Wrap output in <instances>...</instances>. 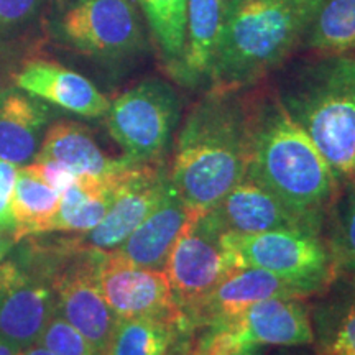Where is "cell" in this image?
Wrapping results in <instances>:
<instances>
[{"label": "cell", "instance_id": "obj_22", "mask_svg": "<svg viewBox=\"0 0 355 355\" xmlns=\"http://www.w3.org/2000/svg\"><path fill=\"white\" fill-rule=\"evenodd\" d=\"M61 194L40 178L30 165L19 168L12 212L15 219L13 241L20 242L30 235L48 234L60 209Z\"/></svg>", "mask_w": 355, "mask_h": 355}, {"label": "cell", "instance_id": "obj_14", "mask_svg": "<svg viewBox=\"0 0 355 355\" xmlns=\"http://www.w3.org/2000/svg\"><path fill=\"white\" fill-rule=\"evenodd\" d=\"M224 227L234 234L270 230H311L322 234V224L298 214L282 199L245 176L222 201L212 207Z\"/></svg>", "mask_w": 355, "mask_h": 355}, {"label": "cell", "instance_id": "obj_17", "mask_svg": "<svg viewBox=\"0 0 355 355\" xmlns=\"http://www.w3.org/2000/svg\"><path fill=\"white\" fill-rule=\"evenodd\" d=\"M50 121L46 102L20 87L0 91V158L17 166L32 163Z\"/></svg>", "mask_w": 355, "mask_h": 355}, {"label": "cell", "instance_id": "obj_18", "mask_svg": "<svg viewBox=\"0 0 355 355\" xmlns=\"http://www.w3.org/2000/svg\"><path fill=\"white\" fill-rule=\"evenodd\" d=\"M35 159L60 163L74 175L96 178H110L135 163L125 155L121 158L109 157L87 127L71 121H61L48 127Z\"/></svg>", "mask_w": 355, "mask_h": 355}, {"label": "cell", "instance_id": "obj_7", "mask_svg": "<svg viewBox=\"0 0 355 355\" xmlns=\"http://www.w3.org/2000/svg\"><path fill=\"white\" fill-rule=\"evenodd\" d=\"M229 243L241 268L254 266L304 283L326 293L337 279L334 257L322 234L311 230H270L259 234L229 232Z\"/></svg>", "mask_w": 355, "mask_h": 355}, {"label": "cell", "instance_id": "obj_3", "mask_svg": "<svg viewBox=\"0 0 355 355\" xmlns=\"http://www.w3.org/2000/svg\"><path fill=\"white\" fill-rule=\"evenodd\" d=\"M319 0H227L211 89L245 91L303 43Z\"/></svg>", "mask_w": 355, "mask_h": 355}, {"label": "cell", "instance_id": "obj_25", "mask_svg": "<svg viewBox=\"0 0 355 355\" xmlns=\"http://www.w3.org/2000/svg\"><path fill=\"white\" fill-rule=\"evenodd\" d=\"M343 293L318 321L321 349L355 355V275H349V286Z\"/></svg>", "mask_w": 355, "mask_h": 355}, {"label": "cell", "instance_id": "obj_20", "mask_svg": "<svg viewBox=\"0 0 355 355\" xmlns=\"http://www.w3.org/2000/svg\"><path fill=\"white\" fill-rule=\"evenodd\" d=\"M123 171L110 178L89 175L74 178L73 183L61 193L60 209L50 232L84 234L94 229L112 206Z\"/></svg>", "mask_w": 355, "mask_h": 355}, {"label": "cell", "instance_id": "obj_6", "mask_svg": "<svg viewBox=\"0 0 355 355\" xmlns=\"http://www.w3.org/2000/svg\"><path fill=\"white\" fill-rule=\"evenodd\" d=\"M239 268L229 243V230L214 209H207L199 211L180 234L166 260L165 273L184 316Z\"/></svg>", "mask_w": 355, "mask_h": 355}, {"label": "cell", "instance_id": "obj_34", "mask_svg": "<svg viewBox=\"0 0 355 355\" xmlns=\"http://www.w3.org/2000/svg\"><path fill=\"white\" fill-rule=\"evenodd\" d=\"M318 355H339V354L331 352V350H322V349H319V354H318Z\"/></svg>", "mask_w": 355, "mask_h": 355}, {"label": "cell", "instance_id": "obj_10", "mask_svg": "<svg viewBox=\"0 0 355 355\" xmlns=\"http://www.w3.org/2000/svg\"><path fill=\"white\" fill-rule=\"evenodd\" d=\"M170 168L162 163H133L121 178L107 214L79 242L101 252H112L141 224L170 184Z\"/></svg>", "mask_w": 355, "mask_h": 355}, {"label": "cell", "instance_id": "obj_29", "mask_svg": "<svg viewBox=\"0 0 355 355\" xmlns=\"http://www.w3.org/2000/svg\"><path fill=\"white\" fill-rule=\"evenodd\" d=\"M48 0H0V35L32 20Z\"/></svg>", "mask_w": 355, "mask_h": 355}, {"label": "cell", "instance_id": "obj_28", "mask_svg": "<svg viewBox=\"0 0 355 355\" xmlns=\"http://www.w3.org/2000/svg\"><path fill=\"white\" fill-rule=\"evenodd\" d=\"M19 168L0 158V230L8 235L15 232V219L12 212L13 191H15Z\"/></svg>", "mask_w": 355, "mask_h": 355}, {"label": "cell", "instance_id": "obj_9", "mask_svg": "<svg viewBox=\"0 0 355 355\" xmlns=\"http://www.w3.org/2000/svg\"><path fill=\"white\" fill-rule=\"evenodd\" d=\"M220 349L296 347L314 343V327L303 298H268L229 321L193 331Z\"/></svg>", "mask_w": 355, "mask_h": 355}, {"label": "cell", "instance_id": "obj_15", "mask_svg": "<svg viewBox=\"0 0 355 355\" xmlns=\"http://www.w3.org/2000/svg\"><path fill=\"white\" fill-rule=\"evenodd\" d=\"M198 212L183 201L170 181L165 194L153 211L121 245L109 254L137 266L165 270L166 260L178 237Z\"/></svg>", "mask_w": 355, "mask_h": 355}, {"label": "cell", "instance_id": "obj_19", "mask_svg": "<svg viewBox=\"0 0 355 355\" xmlns=\"http://www.w3.org/2000/svg\"><path fill=\"white\" fill-rule=\"evenodd\" d=\"M227 0H188L184 20V50L175 78L194 87L211 78V69L224 28Z\"/></svg>", "mask_w": 355, "mask_h": 355}, {"label": "cell", "instance_id": "obj_27", "mask_svg": "<svg viewBox=\"0 0 355 355\" xmlns=\"http://www.w3.org/2000/svg\"><path fill=\"white\" fill-rule=\"evenodd\" d=\"M38 343L55 355H99L92 344L58 311L50 318Z\"/></svg>", "mask_w": 355, "mask_h": 355}, {"label": "cell", "instance_id": "obj_5", "mask_svg": "<svg viewBox=\"0 0 355 355\" xmlns=\"http://www.w3.org/2000/svg\"><path fill=\"white\" fill-rule=\"evenodd\" d=\"M110 137L135 163H162L181 119V99L170 83L148 78L110 102L104 115Z\"/></svg>", "mask_w": 355, "mask_h": 355}, {"label": "cell", "instance_id": "obj_8", "mask_svg": "<svg viewBox=\"0 0 355 355\" xmlns=\"http://www.w3.org/2000/svg\"><path fill=\"white\" fill-rule=\"evenodd\" d=\"M66 46L102 61H121L145 48L132 0H71L55 25Z\"/></svg>", "mask_w": 355, "mask_h": 355}, {"label": "cell", "instance_id": "obj_21", "mask_svg": "<svg viewBox=\"0 0 355 355\" xmlns=\"http://www.w3.org/2000/svg\"><path fill=\"white\" fill-rule=\"evenodd\" d=\"M189 334L178 321L117 318L102 355H181Z\"/></svg>", "mask_w": 355, "mask_h": 355}, {"label": "cell", "instance_id": "obj_1", "mask_svg": "<svg viewBox=\"0 0 355 355\" xmlns=\"http://www.w3.org/2000/svg\"><path fill=\"white\" fill-rule=\"evenodd\" d=\"M242 92L211 89L178 132L170 176L191 209H212L247 176L250 127Z\"/></svg>", "mask_w": 355, "mask_h": 355}, {"label": "cell", "instance_id": "obj_26", "mask_svg": "<svg viewBox=\"0 0 355 355\" xmlns=\"http://www.w3.org/2000/svg\"><path fill=\"white\" fill-rule=\"evenodd\" d=\"M343 188L345 191H340L331 207L334 222L327 243L334 257L337 273L355 275V181Z\"/></svg>", "mask_w": 355, "mask_h": 355}, {"label": "cell", "instance_id": "obj_35", "mask_svg": "<svg viewBox=\"0 0 355 355\" xmlns=\"http://www.w3.org/2000/svg\"><path fill=\"white\" fill-rule=\"evenodd\" d=\"M279 355H291V354H279Z\"/></svg>", "mask_w": 355, "mask_h": 355}, {"label": "cell", "instance_id": "obj_33", "mask_svg": "<svg viewBox=\"0 0 355 355\" xmlns=\"http://www.w3.org/2000/svg\"><path fill=\"white\" fill-rule=\"evenodd\" d=\"M20 355H55L53 352H50L44 345H42L40 343H35L32 345H28V347L21 350Z\"/></svg>", "mask_w": 355, "mask_h": 355}, {"label": "cell", "instance_id": "obj_30", "mask_svg": "<svg viewBox=\"0 0 355 355\" xmlns=\"http://www.w3.org/2000/svg\"><path fill=\"white\" fill-rule=\"evenodd\" d=\"M183 355H263V347H248L237 352H220V350L207 349H186Z\"/></svg>", "mask_w": 355, "mask_h": 355}, {"label": "cell", "instance_id": "obj_13", "mask_svg": "<svg viewBox=\"0 0 355 355\" xmlns=\"http://www.w3.org/2000/svg\"><path fill=\"white\" fill-rule=\"evenodd\" d=\"M55 311L50 285L35 278L10 254L0 261V336L26 349L38 343Z\"/></svg>", "mask_w": 355, "mask_h": 355}, {"label": "cell", "instance_id": "obj_16", "mask_svg": "<svg viewBox=\"0 0 355 355\" xmlns=\"http://www.w3.org/2000/svg\"><path fill=\"white\" fill-rule=\"evenodd\" d=\"M15 81L21 91L81 117H104L110 107V101L87 78L53 61H30Z\"/></svg>", "mask_w": 355, "mask_h": 355}, {"label": "cell", "instance_id": "obj_31", "mask_svg": "<svg viewBox=\"0 0 355 355\" xmlns=\"http://www.w3.org/2000/svg\"><path fill=\"white\" fill-rule=\"evenodd\" d=\"M21 350L24 349L19 344L12 343L7 337L0 336V355H20Z\"/></svg>", "mask_w": 355, "mask_h": 355}, {"label": "cell", "instance_id": "obj_23", "mask_svg": "<svg viewBox=\"0 0 355 355\" xmlns=\"http://www.w3.org/2000/svg\"><path fill=\"white\" fill-rule=\"evenodd\" d=\"M301 46L318 55L355 51V0H319Z\"/></svg>", "mask_w": 355, "mask_h": 355}, {"label": "cell", "instance_id": "obj_2", "mask_svg": "<svg viewBox=\"0 0 355 355\" xmlns=\"http://www.w3.org/2000/svg\"><path fill=\"white\" fill-rule=\"evenodd\" d=\"M247 99L250 127L247 176L293 211L324 225L343 184L313 140L288 115L277 92L263 91Z\"/></svg>", "mask_w": 355, "mask_h": 355}, {"label": "cell", "instance_id": "obj_4", "mask_svg": "<svg viewBox=\"0 0 355 355\" xmlns=\"http://www.w3.org/2000/svg\"><path fill=\"white\" fill-rule=\"evenodd\" d=\"M277 96L340 184L355 181V56L319 55L293 68Z\"/></svg>", "mask_w": 355, "mask_h": 355}, {"label": "cell", "instance_id": "obj_24", "mask_svg": "<svg viewBox=\"0 0 355 355\" xmlns=\"http://www.w3.org/2000/svg\"><path fill=\"white\" fill-rule=\"evenodd\" d=\"M186 2L188 0H137L171 76H175L183 58Z\"/></svg>", "mask_w": 355, "mask_h": 355}, {"label": "cell", "instance_id": "obj_11", "mask_svg": "<svg viewBox=\"0 0 355 355\" xmlns=\"http://www.w3.org/2000/svg\"><path fill=\"white\" fill-rule=\"evenodd\" d=\"M97 279L102 296L117 318H155L183 324L165 270L132 265L105 252Z\"/></svg>", "mask_w": 355, "mask_h": 355}, {"label": "cell", "instance_id": "obj_12", "mask_svg": "<svg viewBox=\"0 0 355 355\" xmlns=\"http://www.w3.org/2000/svg\"><path fill=\"white\" fill-rule=\"evenodd\" d=\"M318 295L304 283L254 266H243L220 282L209 295L183 316L189 332L229 321L260 301L268 298H303Z\"/></svg>", "mask_w": 355, "mask_h": 355}, {"label": "cell", "instance_id": "obj_32", "mask_svg": "<svg viewBox=\"0 0 355 355\" xmlns=\"http://www.w3.org/2000/svg\"><path fill=\"white\" fill-rule=\"evenodd\" d=\"M13 245H15V241H13L12 235H8L0 230V261L10 254Z\"/></svg>", "mask_w": 355, "mask_h": 355}]
</instances>
